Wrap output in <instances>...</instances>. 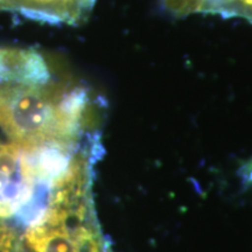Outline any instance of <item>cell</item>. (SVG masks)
Instances as JSON below:
<instances>
[{"label":"cell","instance_id":"obj_2","mask_svg":"<svg viewBox=\"0 0 252 252\" xmlns=\"http://www.w3.org/2000/svg\"><path fill=\"white\" fill-rule=\"evenodd\" d=\"M96 0H0V11L50 25L83 23Z\"/></svg>","mask_w":252,"mask_h":252},{"label":"cell","instance_id":"obj_3","mask_svg":"<svg viewBox=\"0 0 252 252\" xmlns=\"http://www.w3.org/2000/svg\"><path fill=\"white\" fill-rule=\"evenodd\" d=\"M198 13L243 18L252 23V0H204Z\"/></svg>","mask_w":252,"mask_h":252},{"label":"cell","instance_id":"obj_1","mask_svg":"<svg viewBox=\"0 0 252 252\" xmlns=\"http://www.w3.org/2000/svg\"><path fill=\"white\" fill-rule=\"evenodd\" d=\"M105 100L33 48L0 46V130L20 145L102 137Z\"/></svg>","mask_w":252,"mask_h":252},{"label":"cell","instance_id":"obj_4","mask_svg":"<svg viewBox=\"0 0 252 252\" xmlns=\"http://www.w3.org/2000/svg\"><path fill=\"white\" fill-rule=\"evenodd\" d=\"M0 252H19V230L8 220L0 219Z\"/></svg>","mask_w":252,"mask_h":252},{"label":"cell","instance_id":"obj_5","mask_svg":"<svg viewBox=\"0 0 252 252\" xmlns=\"http://www.w3.org/2000/svg\"><path fill=\"white\" fill-rule=\"evenodd\" d=\"M241 175L248 186L252 187V159L245 163L241 169Z\"/></svg>","mask_w":252,"mask_h":252}]
</instances>
